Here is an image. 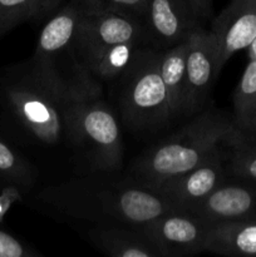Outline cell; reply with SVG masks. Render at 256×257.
I'll use <instances>...</instances> for the list:
<instances>
[{"mask_svg":"<svg viewBox=\"0 0 256 257\" xmlns=\"http://www.w3.org/2000/svg\"><path fill=\"white\" fill-rule=\"evenodd\" d=\"M37 200L60 215L94 225L142 226L176 210L155 190L118 171H90L87 176L47 186Z\"/></svg>","mask_w":256,"mask_h":257,"instance_id":"6da1fadb","label":"cell"},{"mask_svg":"<svg viewBox=\"0 0 256 257\" xmlns=\"http://www.w3.org/2000/svg\"><path fill=\"white\" fill-rule=\"evenodd\" d=\"M243 138L233 118L215 108H206L180 131L142 153L128 175L152 188L193 170Z\"/></svg>","mask_w":256,"mask_h":257,"instance_id":"7a4b0ae2","label":"cell"},{"mask_svg":"<svg viewBox=\"0 0 256 257\" xmlns=\"http://www.w3.org/2000/svg\"><path fill=\"white\" fill-rule=\"evenodd\" d=\"M0 97L28 141L42 147L68 142L63 114L65 98L43 77L32 58L4 70Z\"/></svg>","mask_w":256,"mask_h":257,"instance_id":"3957f363","label":"cell"},{"mask_svg":"<svg viewBox=\"0 0 256 257\" xmlns=\"http://www.w3.org/2000/svg\"><path fill=\"white\" fill-rule=\"evenodd\" d=\"M82 14L70 2L57 10L40 30L32 55L43 77L68 99L102 95L100 83L85 67L74 45Z\"/></svg>","mask_w":256,"mask_h":257,"instance_id":"277c9868","label":"cell"},{"mask_svg":"<svg viewBox=\"0 0 256 257\" xmlns=\"http://www.w3.org/2000/svg\"><path fill=\"white\" fill-rule=\"evenodd\" d=\"M68 143L85 155L90 171H119L123 162L120 127L103 95L65 98L63 104Z\"/></svg>","mask_w":256,"mask_h":257,"instance_id":"5b68a950","label":"cell"},{"mask_svg":"<svg viewBox=\"0 0 256 257\" xmlns=\"http://www.w3.org/2000/svg\"><path fill=\"white\" fill-rule=\"evenodd\" d=\"M120 79L119 112L128 127L152 131L175 119L160 74V52L145 45L138 48Z\"/></svg>","mask_w":256,"mask_h":257,"instance_id":"8992f818","label":"cell"},{"mask_svg":"<svg viewBox=\"0 0 256 257\" xmlns=\"http://www.w3.org/2000/svg\"><path fill=\"white\" fill-rule=\"evenodd\" d=\"M220 73L215 35L211 30L200 28L188 38L180 117H193L206 109L211 90Z\"/></svg>","mask_w":256,"mask_h":257,"instance_id":"52a82bcc","label":"cell"},{"mask_svg":"<svg viewBox=\"0 0 256 257\" xmlns=\"http://www.w3.org/2000/svg\"><path fill=\"white\" fill-rule=\"evenodd\" d=\"M125 42L145 45L142 20L113 10L82 14L74 37V45L87 68L103 50Z\"/></svg>","mask_w":256,"mask_h":257,"instance_id":"ba28073f","label":"cell"},{"mask_svg":"<svg viewBox=\"0 0 256 257\" xmlns=\"http://www.w3.org/2000/svg\"><path fill=\"white\" fill-rule=\"evenodd\" d=\"M142 227L162 257H178L206 250L212 222L190 211L172 210Z\"/></svg>","mask_w":256,"mask_h":257,"instance_id":"9c48e42d","label":"cell"},{"mask_svg":"<svg viewBox=\"0 0 256 257\" xmlns=\"http://www.w3.org/2000/svg\"><path fill=\"white\" fill-rule=\"evenodd\" d=\"M145 47L163 52L202 28L188 0H148L142 19Z\"/></svg>","mask_w":256,"mask_h":257,"instance_id":"30bf717a","label":"cell"},{"mask_svg":"<svg viewBox=\"0 0 256 257\" xmlns=\"http://www.w3.org/2000/svg\"><path fill=\"white\" fill-rule=\"evenodd\" d=\"M228 148L208 158L193 170L163 181L152 190L166 198L176 210L191 211L212 195L228 178L226 172Z\"/></svg>","mask_w":256,"mask_h":257,"instance_id":"8fae6325","label":"cell"},{"mask_svg":"<svg viewBox=\"0 0 256 257\" xmlns=\"http://www.w3.org/2000/svg\"><path fill=\"white\" fill-rule=\"evenodd\" d=\"M211 32L217 42L218 67L256 38V0H231L212 20Z\"/></svg>","mask_w":256,"mask_h":257,"instance_id":"7c38bea8","label":"cell"},{"mask_svg":"<svg viewBox=\"0 0 256 257\" xmlns=\"http://www.w3.org/2000/svg\"><path fill=\"white\" fill-rule=\"evenodd\" d=\"M190 212L211 222L256 221V181L228 177Z\"/></svg>","mask_w":256,"mask_h":257,"instance_id":"4fadbf2b","label":"cell"},{"mask_svg":"<svg viewBox=\"0 0 256 257\" xmlns=\"http://www.w3.org/2000/svg\"><path fill=\"white\" fill-rule=\"evenodd\" d=\"M87 237L97 250L112 257H162L142 226L127 223L95 225Z\"/></svg>","mask_w":256,"mask_h":257,"instance_id":"5bb4252c","label":"cell"},{"mask_svg":"<svg viewBox=\"0 0 256 257\" xmlns=\"http://www.w3.org/2000/svg\"><path fill=\"white\" fill-rule=\"evenodd\" d=\"M205 251L221 256L256 257V221L212 222Z\"/></svg>","mask_w":256,"mask_h":257,"instance_id":"9a60e30c","label":"cell"},{"mask_svg":"<svg viewBox=\"0 0 256 257\" xmlns=\"http://www.w3.org/2000/svg\"><path fill=\"white\" fill-rule=\"evenodd\" d=\"M188 39L160 52V74L167 89L173 117H180L187 62Z\"/></svg>","mask_w":256,"mask_h":257,"instance_id":"2e32d148","label":"cell"},{"mask_svg":"<svg viewBox=\"0 0 256 257\" xmlns=\"http://www.w3.org/2000/svg\"><path fill=\"white\" fill-rule=\"evenodd\" d=\"M0 182L19 188L23 195L37 182V171L32 163L13 146L0 138Z\"/></svg>","mask_w":256,"mask_h":257,"instance_id":"e0dca14e","label":"cell"},{"mask_svg":"<svg viewBox=\"0 0 256 257\" xmlns=\"http://www.w3.org/2000/svg\"><path fill=\"white\" fill-rule=\"evenodd\" d=\"M140 43L125 42L112 45L98 54L88 65V69L98 82H109L120 78L132 63Z\"/></svg>","mask_w":256,"mask_h":257,"instance_id":"ac0fdd59","label":"cell"},{"mask_svg":"<svg viewBox=\"0 0 256 257\" xmlns=\"http://www.w3.org/2000/svg\"><path fill=\"white\" fill-rule=\"evenodd\" d=\"M233 120L245 131L256 117V60L248 59L243 74L233 93Z\"/></svg>","mask_w":256,"mask_h":257,"instance_id":"d6986e66","label":"cell"},{"mask_svg":"<svg viewBox=\"0 0 256 257\" xmlns=\"http://www.w3.org/2000/svg\"><path fill=\"white\" fill-rule=\"evenodd\" d=\"M226 172L230 178L256 181V141L243 138L228 148Z\"/></svg>","mask_w":256,"mask_h":257,"instance_id":"ffe728a7","label":"cell"},{"mask_svg":"<svg viewBox=\"0 0 256 257\" xmlns=\"http://www.w3.org/2000/svg\"><path fill=\"white\" fill-rule=\"evenodd\" d=\"M40 0H0V37L28 20H39Z\"/></svg>","mask_w":256,"mask_h":257,"instance_id":"44dd1931","label":"cell"},{"mask_svg":"<svg viewBox=\"0 0 256 257\" xmlns=\"http://www.w3.org/2000/svg\"><path fill=\"white\" fill-rule=\"evenodd\" d=\"M147 4L148 0H98V12L113 10L142 20Z\"/></svg>","mask_w":256,"mask_h":257,"instance_id":"7402d4cb","label":"cell"},{"mask_svg":"<svg viewBox=\"0 0 256 257\" xmlns=\"http://www.w3.org/2000/svg\"><path fill=\"white\" fill-rule=\"evenodd\" d=\"M38 251L25 245L7 231L0 230V257H39Z\"/></svg>","mask_w":256,"mask_h":257,"instance_id":"603a6c76","label":"cell"},{"mask_svg":"<svg viewBox=\"0 0 256 257\" xmlns=\"http://www.w3.org/2000/svg\"><path fill=\"white\" fill-rule=\"evenodd\" d=\"M23 197V192L17 188L15 186L7 185L3 187L2 192H0V223L4 220L5 215L8 211L10 210L13 205L17 201H20Z\"/></svg>","mask_w":256,"mask_h":257,"instance_id":"cb8c5ba5","label":"cell"},{"mask_svg":"<svg viewBox=\"0 0 256 257\" xmlns=\"http://www.w3.org/2000/svg\"><path fill=\"white\" fill-rule=\"evenodd\" d=\"M192 5L201 24H205L212 17V0H188Z\"/></svg>","mask_w":256,"mask_h":257,"instance_id":"d4e9b609","label":"cell"},{"mask_svg":"<svg viewBox=\"0 0 256 257\" xmlns=\"http://www.w3.org/2000/svg\"><path fill=\"white\" fill-rule=\"evenodd\" d=\"M63 0H40L39 8V19L54 14L57 12L58 7L62 4Z\"/></svg>","mask_w":256,"mask_h":257,"instance_id":"484cf974","label":"cell"},{"mask_svg":"<svg viewBox=\"0 0 256 257\" xmlns=\"http://www.w3.org/2000/svg\"><path fill=\"white\" fill-rule=\"evenodd\" d=\"M69 2L79 8L83 13L98 12V0H69Z\"/></svg>","mask_w":256,"mask_h":257,"instance_id":"4316f807","label":"cell"},{"mask_svg":"<svg viewBox=\"0 0 256 257\" xmlns=\"http://www.w3.org/2000/svg\"><path fill=\"white\" fill-rule=\"evenodd\" d=\"M242 132L245 138L251 141H256V117L253 118V120L250 123V125H248L245 131H242Z\"/></svg>","mask_w":256,"mask_h":257,"instance_id":"83f0119b","label":"cell"},{"mask_svg":"<svg viewBox=\"0 0 256 257\" xmlns=\"http://www.w3.org/2000/svg\"><path fill=\"white\" fill-rule=\"evenodd\" d=\"M246 49H247L248 59L256 60V38L252 40V42L250 43V45H248V47L246 48Z\"/></svg>","mask_w":256,"mask_h":257,"instance_id":"f1b7e54d","label":"cell"}]
</instances>
